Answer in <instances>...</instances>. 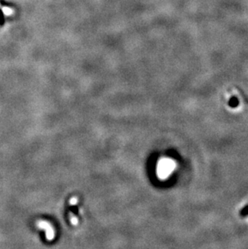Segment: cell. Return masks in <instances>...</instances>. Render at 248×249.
I'll return each mask as SVG.
<instances>
[{
	"mask_svg": "<svg viewBox=\"0 0 248 249\" xmlns=\"http://www.w3.org/2000/svg\"><path fill=\"white\" fill-rule=\"evenodd\" d=\"M175 169V163L169 158H163L157 164V175L160 179H166Z\"/></svg>",
	"mask_w": 248,
	"mask_h": 249,
	"instance_id": "1",
	"label": "cell"
},
{
	"mask_svg": "<svg viewBox=\"0 0 248 249\" xmlns=\"http://www.w3.org/2000/svg\"><path fill=\"white\" fill-rule=\"evenodd\" d=\"M36 226L39 228H41L45 230L46 238L48 240H52L55 237V232L53 230V227L50 225V223H48L46 221H38L36 223Z\"/></svg>",
	"mask_w": 248,
	"mask_h": 249,
	"instance_id": "2",
	"label": "cell"
},
{
	"mask_svg": "<svg viewBox=\"0 0 248 249\" xmlns=\"http://www.w3.org/2000/svg\"><path fill=\"white\" fill-rule=\"evenodd\" d=\"M229 105H230L231 107H236V106L238 105V98H235V97H233L230 99V102H229Z\"/></svg>",
	"mask_w": 248,
	"mask_h": 249,
	"instance_id": "3",
	"label": "cell"
},
{
	"mask_svg": "<svg viewBox=\"0 0 248 249\" xmlns=\"http://www.w3.org/2000/svg\"><path fill=\"white\" fill-rule=\"evenodd\" d=\"M3 12L5 16H11L14 13V11L10 7H3Z\"/></svg>",
	"mask_w": 248,
	"mask_h": 249,
	"instance_id": "4",
	"label": "cell"
},
{
	"mask_svg": "<svg viewBox=\"0 0 248 249\" xmlns=\"http://www.w3.org/2000/svg\"><path fill=\"white\" fill-rule=\"evenodd\" d=\"M71 223L73 225H77L78 223V219L76 217L73 216V217H71Z\"/></svg>",
	"mask_w": 248,
	"mask_h": 249,
	"instance_id": "5",
	"label": "cell"
},
{
	"mask_svg": "<svg viewBox=\"0 0 248 249\" xmlns=\"http://www.w3.org/2000/svg\"><path fill=\"white\" fill-rule=\"evenodd\" d=\"M77 201H78V199L74 197V198H72L70 199L69 202H70V205H76V203H77Z\"/></svg>",
	"mask_w": 248,
	"mask_h": 249,
	"instance_id": "6",
	"label": "cell"
},
{
	"mask_svg": "<svg viewBox=\"0 0 248 249\" xmlns=\"http://www.w3.org/2000/svg\"><path fill=\"white\" fill-rule=\"evenodd\" d=\"M242 214H243V215H248V206L247 207H245V208L243 210V211H242Z\"/></svg>",
	"mask_w": 248,
	"mask_h": 249,
	"instance_id": "7",
	"label": "cell"
}]
</instances>
